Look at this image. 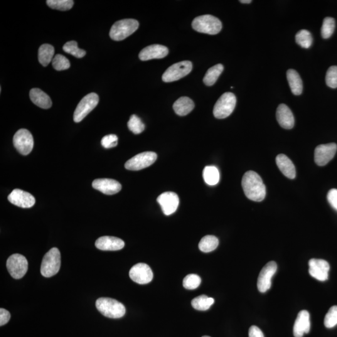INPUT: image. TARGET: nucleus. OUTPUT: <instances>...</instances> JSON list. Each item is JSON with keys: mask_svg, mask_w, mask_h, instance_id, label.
Segmentation results:
<instances>
[{"mask_svg": "<svg viewBox=\"0 0 337 337\" xmlns=\"http://www.w3.org/2000/svg\"><path fill=\"white\" fill-rule=\"evenodd\" d=\"M242 186L245 195L248 199L261 202L266 196V188L259 174L249 171L243 176Z\"/></svg>", "mask_w": 337, "mask_h": 337, "instance_id": "nucleus-1", "label": "nucleus"}, {"mask_svg": "<svg viewBox=\"0 0 337 337\" xmlns=\"http://www.w3.org/2000/svg\"><path fill=\"white\" fill-rule=\"evenodd\" d=\"M96 306L100 313L108 318H121L125 314L124 305L115 299L102 297L97 300Z\"/></svg>", "mask_w": 337, "mask_h": 337, "instance_id": "nucleus-2", "label": "nucleus"}, {"mask_svg": "<svg viewBox=\"0 0 337 337\" xmlns=\"http://www.w3.org/2000/svg\"><path fill=\"white\" fill-rule=\"evenodd\" d=\"M192 26L199 33L208 34H217L223 28L220 19L210 14L196 17L192 23Z\"/></svg>", "mask_w": 337, "mask_h": 337, "instance_id": "nucleus-3", "label": "nucleus"}, {"mask_svg": "<svg viewBox=\"0 0 337 337\" xmlns=\"http://www.w3.org/2000/svg\"><path fill=\"white\" fill-rule=\"evenodd\" d=\"M139 25V22L134 19H124L115 22L111 28V38L114 41H122L133 34Z\"/></svg>", "mask_w": 337, "mask_h": 337, "instance_id": "nucleus-4", "label": "nucleus"}, {"mask_svg": "<svg viewBox=\"0 0 337 337\" xmlns=\"http://www.w3.org/2000/svg\"><path fill=\"white\" fill-rule=\"evenodd\" d=\"M61 267V254L58 248L54 247L44 256L41 263V273L45 277H51L59 272Z\"/></svg>", "mask_w": 337, "mask_h": 337, "instance_id": "nucleus-5", "label": "nucleus"}, {"mask_svg": "<svg viewBox=\"0 0 337 337\" xmlns=\"http://www.w3.org/2000/svg\"><path fill=\"white\" fill-rule=\"evenodd\" d=\"M236 97L232 93H225L216 102L213 113L218 119H225L229 116L234 110L236 105Z\"/></svg>", "mask_w": 337, "mask_h": 337, "instance_id": "nucleus-6", "label": "nucleus"}, {"mask_svg": "<svg viewBox=\"0 0 337 337\" xmlns=\"http://www.w3.org/2000/svg\"><path fill=\"white\" fill-rule=\"evenodd\" d=\"M193 70V64L191 61H184L174 64L167 69L162 75V80L165 83H171L178 81L189 75Z\"/></svg>", "mask_w": 337, "mask_h": 337, "instance_id": "nucleus-7", "label": "nucleus"}, {"mask_svg": "<svg viewBox=\"0 0 337 337\" xmlns=\"http://www.w3.org/2000/svg\"><path fill=\"white\" fill-rule=\"evenodd\" d=\"M99 103V97L95 93H90L84 97L76 107L74 112L73 119L80 122L95 109Z\"/></svg>", "mask_w": 337, "mask_h": 337, "instance_id": "nucleus-8", "label": "nucleus"}, {"mask_svg": "<svg viewBox=\"0 0 337 337\" xmlns=\"http://www.w3.org/2000/svg\"><path fill=\"white\" fill-rule=\"evenodd\" d=\"M6 267L12 277L20 279L28 271V260L23 255L14 254L7 260Z\"/></svg>", "mask_w": 337, "mask_h": 337, "instance_id": "nucleus-9", "label": "nucleus"}, {"mask_svg": "<svg viewBox=\"0 0 337 337\" xmlns=\"http://www.w3.org/2000/svg\"><path fill=\"white\" fill-rule=\"evenodd\" d=\"M157 157L154 152H141L125 162V168L130 171L141 170L153 164Z\"/></svg>", "mask_w": 337, "mask_h": 337, "instance_id": "nucleus-10", "label": "nucleus"}, {"mask_svg": "<svg viewBox=\"0 0 337 337\" xmlns=\"http://www.w3.org/2000/svg\"><path fill=\"white\" fill-rule=\"evenodd\" d=\"M13 144L19 153L26 156L30 153L33 149V137L28 130L19 129L14 134Z\"/></svg>", "mask_w": 337, "mask_h": 337, "instance_id": "nucleus-11", "label": "nucleus"}, {"mask_svg": "<svg viewBox=\"0 0 337 337\" xmlns=\"http://www.w3.org/2000/svg\"><path fill=\"white\" fill-rule=\"evenodd\" d=\"M129 277L132 281L139 284H149L153 279V273L148 265L139 263L130 270Z\"/></svg>", "mask_w": 337, "mask_h": 337, "instance_id": "nucleus-12", "label": "nucleus"}, {"mask_svg": "<svg viewBox=\"0 0 337 337\" xmlns=\"http://www.w3.org/2000/svg\"><path fill=\"white\" fill-rule=\"evenodd\" d=\"M277 269L276 262L271 261L268 262L262 268L260 272L257 280L258 290L261 293H265L271 287V280Z\"/></svg>", "mask_w": 337, "mask_h": 337, "instance_id": "nucleus-13", "label": "nucleus"}, {"mask_svg": "<svg viewBox=\"0 0 337 337\" xmlns=\"http://www.w3.org/2000/svg\"><path fill=\"white\" fill-rule=\"evenodd\" d=\"M337 151L336 143L321 144L315 150V162L319 166H324L334 158Z\"/></svg>", "mask_w": 337, "mask_h": 337, "instance_id": "nucleus-14", "label": "nucleus"}, {"mask_svg": "<svg viewBox=\"0 0 337 337\" xmlns=\"http://www.w3.org/2000/svg\"><path fill=\"white\" fill-rule=\"evenodd\" d=\"M157 201L161 206L162 212L166 216H170L175 213L179 204L178 194L173 192L161 194L157 198Z\"/></svg>", "mask_w": 337, "mask_h": 337, "instance_id": "nucleus-15", "label": "nucleus"}, {"mask_svg": "<svg viewBox=\"0 0 337 337\" xmlns=\"http://www.w3.org/2000/svg\"><path fill=\"white\" fill-rule=\"evenodd\" d=\"M309 272L319 281H326L329 278L330 265L323 259H312L309 262Z\"/></svg>", "mask_w": 337, "mask_h": 337, "instance_id": "nucleus-16", "label": "nucleus"}, {"mask_svg": "<svg viewBox=\"0 0 337 337\" xmlns=\"http://www.w3.org/2000/svg\"><path fill=\"white\" fill-rule=\"evenodd\" d=\"M11 204L21 208H30L35 204V199L28 192L16 189L8 197Z\"/></svg>", "mask_w": 337, "mask_h": 337, "instance_id": "nucleus-17", "label": "nucleus"}, {"mask_svg": "<svg viewBox=\"0 0 337 337\" xmlns=\"http://www.w3.org/2000/svg\"><path fill=\"white\" fill-rule=\"evenodd\" d=\"M93 188L107 195H113L121 190L119 182L112 179H98L93 182Z\"/></svg>", "mask_w": 337, "mask_h": 337, "instance_id": "nucleus-18", "label": "nucleus"}, {"mask_svg": "<svg viewBox=\"0 0 337 337\" xmlns=\"http://www.w3.org/2000/svg\"><path fill=\"white\" fill-rule=\"evenodd\" d=\"M168 48L160 45H152L147 46L142 50L139 55L140 60L147 61L153 59H161L168 55Z\"/></svg>", "mask_w": 337, "mask_h": 337, "instance_id": "nucleus-19", "label": "nucleus"}, {"mask_svg": "<svg viewBox=\"0 0 337 337\" xmlns=\"http://www.w3.org/2000/svg\"><path fill=\"white\" fill-rule=\"evenodd\" d=\"M98 249L105 251H115L124 247V242L119 238L103 236L98 238L95 243Z\"/></svg>", "mask_w": 337, "mask_h": 337, "instance_id": "nucleus-20", "label": "nucleus"}, {"mask_svg": "<svg viewBox=\"0 0 337 337\" xmlns=\"http://www.w3.org/2000/svg\"><path fill=\"white\" fill-rule=\"evenodd\" d=\"M311 329V321L308 311H302L297 316L294 326L295 337H302L304 334H308Z\"/></svg>", "mask_w": 337, "mask_h": 337, "instance_id": "nucleus-21", "label": "nucleus"}, {"mask_svg": "<svg viewBox=\"0 0 337 337\" xmlns=\"http://www.w3.org/2000/svg\"><path fill=\"white\" fill-rule=\"evenodd\" d=\"M276 117L278 122L283 128L290 129L294 126V115L287 105L281 104L278 107Z\"/></svg>", "mask_w": 337, "mask_h": 337, "instance_id": "nucleus-22", "label": "nucleus"}, {"mask_svg": "<svg viewBox=\"0 0 337 337\" xmlns=\"http://www.w3.org/2000/svg\"><path fill=\"white\" fill-rule=\"evenodd\" d=\"M276 164L280 171L285 177L290 179L296 178V168L291 160L284 154H279L276 157Z\"/></svg>", "mask_w": 337, "mask_h": 337, "instance_id": "nucleus-23", "label": "nucleus"}, {"mask_svg": "<svg viewBox=\"0 0 337 337\" xmlns=\"http://www.w3.org/2000/svg\"><path fill=\"white\" fill-rule=\"evenodd\" d=\"M29 97L34 105L43 109H49L52 106V102L50 97L39 88H33L31 90Z\"/></svg>", "mask_w": 337, "mask_h": 337, "instance_id": "nucleus-24", "label": "nucleus"}, {"mask_svg": "<svg viewBox=\"0 0 337 337\" xmlns=\"http://www.w3.org/2000/svg\"><path fill=\"white\" fill-rule=\"evenodd\" d=\"M287 78L293 94L301 95L303 91V83L299 73L296 70L290 69L287 71Z\"/></svg>", "mask_w": 337, "mask_h": 337, "instance_id": "nucleus-25", "label": "nucleus"}, {"mask_svg": "<svg viewBox=\"0 0 337 337\" xmlns=\"http://www.w3.org/2000/svg\"><path fill=\"white\" fill-rule=\"evenodd\" d=\"M193 101L188 97H181L173 105V109L177 114L180 116L188 115L194 110Z\"/></svg>", "mask_w": 337, "mask_h": 337, "instance_id": "nucleus-26", "label": "nucleus"}, {"mask_svg": "<svg viewBox=\"0 0 337 337\" xmlns=\"http://www.w3.org/2000/svg\"><path fill=\"white\" fill-rule=\"evenodd\" d=\"M55 48L49 44H43L39 48L38 60L41 65L47 66L53 60Z\"/></svg>", "mask_w": 337, "mask_h": 337, "instance_id": "nucleus-27", "label": "nucleus"}, {"mask_svg": "<svg viewBox=\"0 0 337 337\" xmlns=\"http://www.w3.org/2000/svg\"><path fill=\"white\" fill-rule=\"evenodd\" d=\"M223 71L224 66L222 64H218L209 68L203 79L204 84L208 87L215 85Z\"/></svg>", "mask_w": 337, "mask_h": 337, "instance_id": "nucleus-28", "label": "nucleus"}, {"mask_svg": "<svg viewBox=\"0 0 337 337\" xmlns=\"http://www.w3.org/2000/svg\"><path fill=\"white\" fill-rule=\"evenodd\" d=\"M203 178L208 185H216L220 180V171L215 166H206L203 171Z\"/></svg>", "mask_w": 337, "mask_h": 337, "instance_id": "nucleus-29", "label": "nucleus"}, {"mask_svg": "<svg viewBox=\"0 0 337 337\" xmlns=\"http://www.w3.org/2000/svg\"><path fill=\"white\" fill-rule=\"evenodd\" d=\"M214 303H215V299L206 295L197 297L191 302L193 308L201 311H205L209 309Z\"/></svg>", "mask_w": 337, "mask_h": 337, "instance_id": "nucleus-30", "label": "nucleus"}, {"mask_svg": "<svg viewBox=\"0 0 337 337\" xmlns=\"http://www.w3.org/2000/svg\"><path fill=\"white\" fill-rule=\"evenodd\" d=\"M219 245V240L215 235H206L199 242V248L202 252L208 253L215 250Z\"/></svg>", "mask_w": 337, "mask_h": 337, "instance_id": "nucleus-31", "label": "nucleus"}, {"mask_svg": "<svg viewBox=\"0 0 337 337\" xmlns=\"http://www.w3.org/2000/svg\"><path fill=\"white\" fill-rule=\"evenodd\" d=\"M297 43L304 48H309L313 43V38L311 33L306 29H302L296 36Z\"/></svg>", "mask_w": 337, "mask_h": 337, "instance_id": "nucleus-32", "label": "nucleus"}, {"mask_svg": "<svg viewBox=\"0 0 337 337\" xmlns=\"http://www.w3.org/2000/svg\"><path fill=\"white\" fill-rule=\"evenodd\" d=\"M64 51L77 58H83L86 55V51L78 48L77 42L68 41L63 46Z\"/></svg>", "mask_w": 337, "mask_h": 337, "instance_id": "nucleus-33", "label": "nucleus"}, {"mask_svg": "<svg viewBox=\"0 0 337 337\" xmlns=\"http://www.w3.org/2000/svg\"><path fill=\"white\" fill-rule=\"evenodd\" d=\"M46 4L51 8L60 11H67L72 8L74 1L72 0H48Z\"/></svg>", "mask_w": 337, "mask_h": 337, "instance_id": "nucleus-34", "label": "nucleus"}, {"mask_svg": "<svg viewBox=\"0 0 337 337\" xmlns=\"http://www.w3.org/2000/svg\"><path fill=\"white\" fill-rule=\"evenodd\" d=\"M127 127L131 132L135 134H141L144 131L145 129V125L144 123L139 117L136 115H132L127 122Z\"/></svg>", "mask_w": 337, "mask_h": 337, "instance_id": "nucleus-35", "label": "nucleus"}, {"mask_svg": "<svg viewBox=\"0 0 337 337\" xmlns=\"http://www.w3.org/2000/svg\"><path fill=\"white\" fill-rule=\"evenodd\" d=\"M335 27H336L335 19L332 17H326L324 19L321 29V34L323 38L328 39L331 37L334 33Z\"/></svg>", "mask_w": 337, "mask_h": 337, "instance_id": "nucleus-36", "label": "nucleus"}, {"mask_svg": "<svg viewBox=\"0 0 337 337\" xmlns=\"http://www.w3.org/2000/svg\"><path fill=\"white\" fill-rule=\"evenodd\" d=\"M201 283V277L196 274H189L183 280V286L186 289L194 290L197 289Z\"/></svg>", "mask_w": 337, "mask_h": 337, "instance_id": "nucleus-37", "label": "nucleus"}, {"mask_svg": "<svg viewBox=\"0 0 337 337\" xmlns=\"http://www.w3.org/2000/svg\"><path fill=\"white\" fill-rule=\"evenodd\" d=\"M325 326L328 329L333 328L337 325V306L332 307L324 319Z\"/></svg>", "mask_w": 337, "mask_h": 337, "instance_id": "nucleus-38", "label": "nucleus"}, {"mask_svg": "<svg viewBox=\"0 0 337 337\" xmlns=\"http://www.w3.org/2000/svg\"><path fill=\"white\" fill-rule=\"evenodd\" d=\"M52 65L56 70L62 71L70 68V63L65 56L57 55L53 58Z\"/></svg>", "mask_w": 337, "mask_h": 337, "instance_id": "nucleus-39", "label": "nucleus"}, {"mask_svg": "<svg viewBox=\"0 0 337 337\" xmlns=\"http://www.w3.org/2000/svg\"><path fill=\"white\" fill-rule=\"evenodd\" d=\"M326 81L327 85L331 88H337V66H333L327 71Z\"/></svg>", "mask_w": 337, "mask_h": 337, "instance_id": "nucleus-40", "label": "nucleus"}, {"mask_svg": "<svg viewBox=\"0 0 337 337\" xmlns=\"http://www.w3.org/2000/svg\"><path fill=\"white\" fill-rule=\"evenodd\" d=\"M118 144V137L115 134H109L103 137L102 145L106 149L112 148L117 146Z\"/></svg>", "mask_w": 337, "mask_h": 337, "instance_id": "nucleus-41", "label": "nucleus"}, {"mask_svg": "<svg viewBox=\"0 0 337 337\" xmlns=\"http://www.w3.org/2000/svg\"><path fill=\"white\" fill-rule=\"evenodd\" d=\"M327 200L330 205L337 211V189H332L327 194Z\"/></svg>", "mask_w": 337, "mask_h": 337, "instance_id": "nucleus-42", "label": "nucleus"}, {"mask_svg": "<svg viewBox=\"0 0 337 337\" xmlns=\"http://www.w3.org/2000/svg\"><path fill=\"white\" fill-rule=\"evenodd\" d=\"M11 318L10 313L4 309H0V326H3L8 323Z\"/></svg>", "mask_w": 337, "mask_h": 337, "instance_id": "nucleus-43", "label": "nucleus"}, {"mask_svg": "<svg viewBox=\"0 0 337 337\" xmlns=\"http://www.w3.org/2000/svg\"><path fill=\"white\" fill-rule=\"evenodd\" d=\"M248 337H264V336L259 327L253 326L248 331Z\"/></svg>", "mask_w": 337, "mask_h": 337, "instance_id": "nucleus-44", "label": "nucleus"}, {"mask_svg": "<svg viewBox=\"0 0 337 337\" xmlns=\"http://www.w3.org/2000/svg\"><path fill=\"white\" fill-rule=\"evenodd\" d=\"M240 3H242L248 4V3H250L251 2H252V1H251V0H240Z\"/></svg>", "mask_w": 337, "mask_h": 337, "instance_id": "nucleus-45", "label": "nucleus"}, {"mask_svg": "<svg viewBox=\"0 0 337 337\" xmlns=\"http://www.w3.org/2000/svg\"><path fill=\"white\" fill-rule=\"evenodd\" d=\"M203 337H209V336H203Z\"/></svg>", "mask_w": 337, "mask_h": 337, "instance_id": "nucleus-46", "label": "nucleus"}]
</instances>
